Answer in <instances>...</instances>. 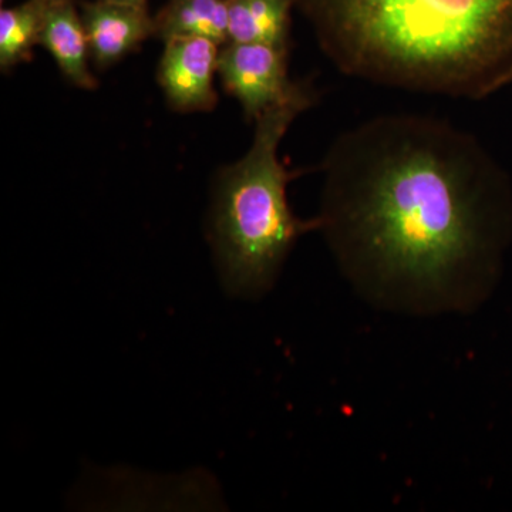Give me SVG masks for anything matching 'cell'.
<instances>
[{"instance_id": "6da1fadb", "label": "cell", "mask_w": 512, "mask_h": 512, "mask_svg": "<svg viewBox=\"0 0 512 512\" xmlns=\"http://www.w3.org/2000/svg\"><path fill=\"white\" fill-rule=\"evenodd\" d=\"M323 232L350 282L384 308H476L512 241L510 175L473 134L419 114L359 124L329 148Z\"/></svg>"}, {"instance_id": "7a4b0ae2", "label": "cell", "mask_w": 512, "mask_h": 512, "mask_svg": "<svg viewBox=\"0 0 512 512\" xmlns=\"http://www.w3.org/2000/svg\"><path fill=\"white\" fill-rule=\"evenodd\" d=\"M325 55L367 82L481 100L512 83V0H296Z\"/></svg>"}, {"instance_id": "3957f363", "label": "cell", "mask_w": 512, "mask_h": 512, "mask_svg": "<svg viewBox=\"0 0 512 512\" xmlns=\"http://www.w3.org/2000/svg\"><path fill=\"white\" fill-rule=\"evenodd\" d=\"M312 90L279 104L255 121L244 157L215 178L210 241L225 288L256 298L272 288L293 245L319 220L302 221L289 207L286 187L293 173L279 158V146L293 121L313 106Z\"/></svg>"}, {"instance_id": "277c9868", "label": "cell", "mask_w": 512, "mask_h": 512, "mask_svg": "<svg viewBox=\"0 0 512 512\" xmlns=\"http://www.w3.org/2000/svg\"><path fill=\"white\" fill-rule=\"evenodd\" d=\"M289 50L264 43H227L218 59V76L225 90L241 104L247 120L308 93L288 74Z\"/></svg>"}, {"instance_id": "5b68a950", "label": "cell", "mask_w": 512, "mask_h": 512, "mask_svg": "<svg viewBox=\"0 0 512 512\" xmlns=\"http://www.w3.org/2000/svg\"><path fill=\"white\" fill-rule=\"evenodd\" d=\"M157 79L168 104L177 111H211L217 106L215 74L221 47L205 37H181L164 43Z\"/></svg>"}, {"instance_id": "8992f818", "label": "cell", "mask_w": 512, "mask_h": 512, "mask_svg": "<svg viewBox=\"0 0 512 512\" xmlns=\"http://www.w3.org/2000/svg\"><path fill=\"white\" fill-rule=\"evenodd\" d=\"M89 39L92 62L97 69H109L138 49L148 37L156 36V20L146 5L96 0L80 5Z\"/></svg>"}, {"instance_id": "52a82bcc", "label": "cell", "mask_w": 512, "mask_h": 512, "mask_svg": "<svg viewBox=\"0 0 512 512\" xmlns=\"http://www.w3.org/2000/svg\"><path fill=\"white\" fill-rule=\"evenodd\" d=\"M39 45L45 47L70 83L79 89H96L99 82L90 70L89 39L73 0L47 3Z\"/></svg>"}, {"instance_id": "ba28073f", "label": "cell", "mask_w": 512, "mask_h": 512, "mask_svg": "<svg viewBox=\"0 0 512 512\" xmlns=\"http://www.w3.org/2000/svg\"><path fill=\"white\" fill-rule=\"evenodd\" d=\"M229 43H264L289 50L296 0H227Z\"/></svg>"}, {"instance_id": "9c48e42d", "label": "cell", "mask_w": 512, "mask_h": 512, "mask_svg": "<svg viewBox=\"0 0 512 512\" xmlns=\"http://www.w3.org/2000/svg\"><path fill=\"white\" fill-rule=\"evenodd\" d=\"M156 36L164 43L181 37H205L229 43L227 0H170L156 19Z\"/></svg>"}, {"instance_id": "30bf717a", "label": "cell", "mask_w": 512, "mask_h": 512, "mask_svg": "<svg viewBox=\"0 0 512 512\" xmlns=\"http://www.w3.org/2000/svg\"><path fill=\"white\" fill-rule=\"evenodd\" d=\"M49 0H28L0 12V69L9 72L20 63L30 62L39 45Z\"/></svg>"}, {"instance_id": "8fae6325", "label": "cell", "mask_w": 512, "mask_h": 512, "mask_svg": "<svg viewBox=\"0 0 512 512\" xmlns=\"http://www.w3.org/2000/svg\"><path fill=\"white\" fill-rule=\"evenodd\" d=\"M116 2L134 3V5H146L147 0H116Z\"/></svg>"}, {"instance_id": "7c38bea8", "label": "cell", "mask_w": 512, "mask_h": 512, "mask_svg": "<svg viewBox=\"0 0 512 512\" xmlns=\"http://www.w3.org/2000/svg\"><path fill=\"white\" fill-rule=\"evenodd\" d=\"M49 2H53V0H49Z\"/></svg>"}]
</instances>
